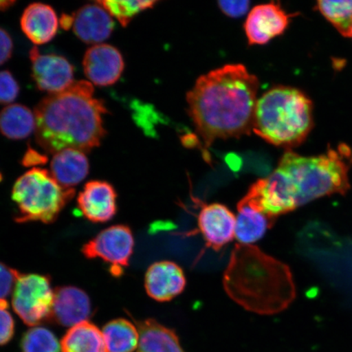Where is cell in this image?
Wrapping results in <instances>:
<instances>
[{"instance_id": "4fadbf2b", "label": "cell", "mask_w": 352, "mask_h": 352, "mask_svg": "<svg viewBox=\"0 0 352 352\" xmlns=\"http://www.w3.org/2000/svg\"><path fill=\"white\" fill-rule=\"evenodd\" d=\"M290 16L274 2L254 7L244 25L249 45H264L283 34L288 28Z\"/></svg>"}, {"instance_id": "9a60e30c", "label": "cell", "mask_w": 352, "mask_h": 352, "mask_svg": "<svg viewBox=\"0 0 352 352\" xmlns=\"http://www.w3.org/2000/svg\"><path fill=\"white\" fill-rule=\"evenodd\" d=\"M186 286V277L182 267L173 261L154 263L145 274V290L157 302L173 300L184 292Z\"/></svg>"}, {"instance_id": "d590c367", "label": "cell", "mask_w": 352, "mask_h": 352, "mask_svg": "<svg viewBox=\"0 0 352 352\" xmlns=\"http://www.w3.org/2000/svg\"><path fill=\"white\" fill-rule=\"evenodd\" d=\"M2 179H3V176H2V174L0 173V182H2Z\"/></svg>"}, {"instance_id": "3957f363", "label": "cell", "mask_w": 352, "mask_h": 352, "mask_svg": "<svg viewBox=\"0 0 352 352\" xmlns=\"http://www.w3.org/2000/svg\"><path fill=\"white\" fill-rule=\"evenodd\" d=\"M223 285L236 305L262 316L280 314L296 296L289 267L254 245H235Z\"/></svg>"}, {"instance_id": "8992f818", "label": "cell", "mask_w": 352, "mask_h": 352, "mask_svg": "<svg viewBox=\"0 0 352 352\" xmlns=\"http://www.w3.org/2000/svg\"><path fill=\"white\" fill-rule=\"evenodd\" d=\"M74 196V189L60 186L50 171L30 170L12 188V198L19 209L16 221L54 223Z\"/></svg>"}, {"instance_id": "603a6c76", "label": "cell", "mask_w": 352, "mask_h": 352, "mask_svg": "<svg viewBox=\"0 0 352 352\" xmlns=\"http://www.w3.org/2000/svg\"><path fill=\"white\" fill-rule=\"evenodd\" d=\"M34 130V113L24 105L10 104L0 112V131L6 138L24 139Z\"/></svg>"}, {"instance_id": "5b68a950", "label": "cell", "mask_w": 352, "mask_h": 352, "mask_svg": "<svg viewBox=\"0 0 352 352\" xmlns=\"http://www.w3.org/2000/svg\"><path fill=\"white\" fill-rule=\"evenodd\" d=\"M278 166L296 188L298 208L324 196L345 195L350 189L349 166L343 156L333 149L312 157L299 155L289 149Z\"/></svg>"}, {"instance_id": "836d02e7", "label": "cell", "mask_w": 352, "mask_h": 352, "mask_svg": "<svg viewBox=\"0 0 352 352\" xmlns=\"http://www.w3.org/2000/svg\"><path fill=\"white\" fill-rule=\"evenodd\" d=\"M74 22V16H65L61 19V25L64 29L69 28V26L72 25Z\"/></svg>"}, {"instance_id": "8d00e7d4", "label": "cell", "mask_w": 352, "mask_h": 352, "mask_svg": "<svg viewBox=\"0 0 352 352\" xmlns=\"http://www.w3.org/2000/svg\"><path fill=\"white\" fill-rule=\"evenodd\" d=\"M351 38H352V35H351Z\"/></svg>"}, {"instance_id": "7402d4cb", "label": "cell", "mask_w": 352, "mask_h": 352, "mask_svg": "<svg viewBox=\"0 0 352 352\" xmlns=\"http://www.w3.org/2000/svg\"><path fill=\"white\" fill-rule=\"evenodd\" d=\"M60 349L61 352H109L102 331L88 320L68 330Z\"/></svg>"}, {"instance_id": "1f68e13d", "label": "cell", "mask_w": 352, "mask_h": 352, "mask_svg": "<svg viewBox=\"0 0 352 352\" xmlns=\"http://www.w3.org/2000/svg\"><path fill=\"white\" fill-rule=\"evenodd\" d=\"M12 48L13 43L10 35L0 28V65L10 59Z\"/></svg>"}, {"instance_id": "f546056e", "label": "cell", "mask_w": 352, "mask_h": 352, "mask_svg": "<svg viewBox=\"0 0 352 352\" xmlns=\"http://www.w3.org/2000/svg\"><path fill=\"white\" fill-rule=\"evenodd\" d=\"M20 272L0 262V300H6L14 289Z\"/></svg>"}, {"instance_id": "484cf974", "label": "cell", "mask_w": 352, "mask_h": 352, "mask_svg": "<svg viewBox=\"0 0 352 352\" xmlns=\"http://www.w3.org/2000/svg\"><path fill=\"white\" fill-rule=\"evenodd\" d=\"M21 352H61L60 342L51 330L34 327L25 332L21 341Z\"/></svg>"}, {"instance_id": "6da1fadb", "label": "cell", "mask_w": 352, "mask_h": 352, "mask_svg": "<svg viewBox=\"0 0 352 352\" xmlns=\"http://www.w3.org/2000/svg\"><path fill=\"white\" fill-rule=\"evenodd\" d=\"M259 81L241 64H228L197 79L186 96L188 113L206 148L253 131Z\"/></svg>"}, {"instance_id": "f1b7e54d", "label": "cell", "mask_w": 352, "mask_h": 352, "mask_svg": "<svg viewBox=\"0 0 352 352\" xmlns=\"http://www.w3.org/2000/svg\"><path fill=\"white\" fill-rule=\"evenodd\" d=\"M8 302L0 300V346L10 342L15 333V322L8 311Z\"/></svg>"}, {"instance_id": "7a4b0ae2", "label": "cell", "mask_w": 352, "mask_h": 352, "mask_svg": "<svg viewBox=\"0 0 352 352\" xmlns=\"http://www.w3.org/2000/svg\"><path fill=\"white\" fill-rule=\"evenodd\" d=\"M94 95L91 82L78 81L38 103L34 112L35 140L44 151L54 155L66 148L87 153L99 146L107 134L102 116L108 110Z\"/></svg>"}, {"instance_id": "d6a6232c", "label": "cell", "mask_w": 352, "mask_h": 352, "mask_svg": "<svg viewBox=\"0 0 352 352\" xmlns=\"http://www.w3.org/2000/svg\"><path fill=\"white\" fill-rule=\"evenodd\" d=\"M46 162L47 158L45 156H42L41 154L30 149V151L26 153L22 164L25 166H30L37 164H44Z\"/></svg>"}, {"instance_id": "4dcf8cb0", "label": "cell", "mask_w": 352, "mask_h": 352, "mask_svg": "<svg viewBox=\"0 0 352 352\" xmlns=\"http://www.w3.org/2000/svg\"><path fill=\"white\" fill-rule=\"evenodd\" d=\"M219 8L224 14L232 19H239L248 12L250 3L249 1H219Z\"/></svg>"}, {"instance_id": "d6986e66", "label": "cell", "mask_w": 352, "mask_h": 352, "mask_svg": "<svg viewBox=\"0 0 352 352\" xmlns=\"http://www.w3.org/2000/svg\"><path fill=\"white\" fill-rule=\"evenodd\" d=\"M21 26L30 41L41 45L55 37L58 29V19L51 6L34 3L25 8L21 16Z\"/></svg>"}, {"instance_id": "5bb4252c", "label": "cell", "mask_w": 352, "mask_h": 352, "mask_svg": "<svg viewBox=\"0 0 352 352\" xmlns=\"http://www.w3.org/2000/svg\"><path fill=\"white\" fill-rule=\"evenodd\" d=\"M82 66L85 76L94 85L107 87L120 78L124 61L117 48L109 44H98L88 48Z\"/></svg>"}, {"instance_id": "e575fe53", "label": "cell", "mask_w": 352, "mask_h": 352, "mask_svg": "<svg viewBox=\"0 0 352 352\" xmlns=\"http://www.w3.org/2000/svg\"><path fill=\"white\" fill-rule=\"evenodd\" d=\"M15 3L16 1H10V0H3V1H0V12L8 10V8H11L13 4Z\"/></svg>"}, {"instance_id": "ffe728a7", "label": "cell", "mask_w": 352, "mask_h": 352, "mask_svg": "<svg viewBox=\"0 0 352 352\" xmlns=\"http://www.w3.org/2000/svg\"><path fill=\"white\" fill-rule=\"evenodd\" d=\"M50 173L65 188H72L81 183L89 173V162L85 153L66 148L56 153L52 158Z\"/></svg>"}, {"instance_id": "44dd1931", "label": "cell", "mask_w": 352, "mask_h": 352, "mask_svg": "<svg viewBox=\"0 0 352 352\" xmlns=\"http://www.w3.org/2000/svg\"><path fill=\"white\" fill-rule=\"evenodd\" d=\"M136 327L140 336L136 352H186L175 330L166 327L156 320L138 321Z\"/></svg>"}, {"instance_id": "30bf717a", "label": "cell", "mask_w": 352, "mask_h": 352, "mask_svg": "<svg viewBox=\"0 0 352 352\" xmlns=\"http://www.w3.org/2000/svg\"><path fill=\"white\" fill-rule=\"evenodd\" d=\"M276 220L264 210L258 192L252 186L237 204L236 239L241 244L253 245L274 227Z\"/></svg>"}, {"instance_id": "e0dca14e", "label": "cell", "mask_w": 352, "mask_h": 352, "mask_svg": "<svg viewBox=\"0 0 352 352\" xmlns=\"http://www.w3.org/2000/svg\"><path fill=\"white\" fill-rule=\"evenodd\" d=\"M91 314L90 298L83 290L74 286L56 289L50 320L57 324L73 327L87 321Z\"/></svg>"}, {"instance_id": "4316f807", "label": "cell", "mask_w": 352, "mask_h": 352, "mask_svg": "<svg viewBox=\"0 0 352 352\" xmlns=\"http://www.w3.org/2000/svg\"><path fill=\"white\" fill-rule=\"evenodd\" d=\"M96 3L104 8L110 16L116 17L122 26H126L138 13L153 8L157 2L103 0V1L96 2Z\"/></svg>"}, {"instance_id": "9c48e42d", "label": "cell", "mask_w": 352, "mask_h": 352, "mask_svg": "<svg viewBox=\"0 0 352 352\" xmlns=\"http://www.w3.org/2000/svg\"><path fill=\"white\" fill-rule=\"evenodd\" d=\"M198 204L201 209L197 218V231L188 232L187 235H196L200 232L206 248L218 252L234 239L236 217L223 204H206L202 201H198Z\"/></svg>"}, {"instance_id": "52a82bcc", "label": "cell", "mask_w": 352, "mask_h": 352, "mask_svg": "<svg viewBox=\"0 0 352 352\" xmlns=\"http://www.w3.org/2000/svg\"><path fill=\"white\" fill-rule=\"evenodd\" d=\"M54 302V292L47 276L20 274L17 277L12 307L25 324L34 327L50 320Z\"/></svg>"}, {"instance_id": "ba28073f", "label": "cell", "mask_w": 352, "mask_h": 352, "mask_svg": "<svg viewBox=\"0 0 352 352\" xmlns=\"http://www.w3.org/2000/svg\"><path fill=\"white\" fill-rule=\"evenodd\" d=\"M135 240L131 228L114 226L100 232L83 245L82 254L87 258H100L111 265V274L117 277L129 266Z\"/></svg>"}, {"instance_id": "7c38bea8", "label": "cell", "mask_w": 352, "mask_h": 352, "mask_svg": "<svg viewBox=\"0 0 352 352\" xmlns=\"http://www.w3.org/2000/svg\"><path fill=\"white\" fill-rule=\"evenodd\" d=\"M32 76L38 89L50 95L64 91L73 85L74 67L63 56L41 55L34 47L30 52Z\"/></svg>"}, {"instance_id": "8fae6325", "label": "cell", "mask_w": 352, "mask_h": 352, "mask_svg": "<svg viewBox=\"0 0 352 352\" xmlns=\"http://www.w3.org/2000/svg\"><path fill=\"white\" fill-rule=\"evenodd\" d=\"M252 186L261 197L264 210L271 217L276 219L280 215L298 208L296 188L280 166H277L274 173L258 179Z\"/></svg>"}, {"instance_id": "277c9868", "label": "cell", "mask_w": 352, "mask_h": 352, "mask_svg": "<svg viewBox=\"0 0 352 352\" xmlns=\"http://www.w3.org/2000/svg\"><path fill=\"white\" fill-rule=\"evenodd\" d=\"M314 126L311 100L296 88L277 86L258 98L253 131L275 146L293 148L302 144Z\"/></svg>"}, {"instance_id": "83f0119b", "label": "cell", "mask_w": 352, "mask_h": 352, "mask_svg": "<svg viewBox=\"0 0 352 352\" xmlns=\"http://www.w3.org/2000/svg\"><path fill=\"white\" fill-rule=\"evenodd\" d=\"M19 83L10 72H0V104H10L19 96Z\"/></svg>"}, {"instance_id": "cb8c5ba5", "label": "cell", "mask_w": 352, "mask_h": 352, "mask_svg": "<svg viewBox=\"0 0 352 352\" xmlns=\"http://www.w3.org/2000/svg\"><path fill=\"white\" fill-rule=\"evenodd\" d=\"M102 333L109 352H134L138 349V329L129 320L109 321L104 325Z\"/></svg>"}, {"instance_id": "2e32d148", "label": "cell", "mask_w": 352, "mask_h": 352, "mask_svg": "<svg viewBox=\"0 0 352 352\" xmlns=\"http://www.w3.org/2000/svg\"><path fill=\"white\" fill-rule=\"evenodd\" d=\"M78 206L82 214L94 223H105L117 212L116 189L107 182H87L78 197Z\"/></svg>"}, {"instance_id": "ac0fdd59", "label": "cell", "mask_w": 352, "mask_h": 352, "mask_svg": "<svg viewBox=\"0 0 352 352\" xmlns=\"http://www.w3.org/2000/svg\"><path fill=\"white\" fill-rule=\"evenodd\" d=\"M114 22L109 13L99 4H87L74 16L73 28L79 39L88 44L107 41L111 35Z\"/></svg>"}, {"instance_id": "d4e9b609", "label": "cell", "mask_w": 352, "mask_h": 352, "mask_svg": "<svg viewBox=\"0 0 352 352\" xmlns=\"http://www.w3.org/2000/svg\"><path fill=\"white\" fill-rule=\"evenodd\" d=\"M316 8L343 36L352 35V0L319 1Z\"/></svg>"}]
</instances>
